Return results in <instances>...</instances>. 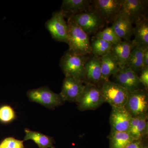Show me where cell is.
<instances>
[{"instance_id":"44dd1931","label":"cell","mask_w":148,"mask_h":148,"mask_svg":"<svg viewBox=\"0 0 148 148\" xmlns=\"http://www.w3.org/2000/svg\"><path fill=\"white\" fill-rule=\"evenodd\" d=\"M25 136L24 141L31 140L38 146L39 148H55L53 146L54 140L52 137L44 135L41 132L25 129Z\"/></svg>"},{"instance_id":"9c48e42d","label":"cell","mask_w":148,"mask_h":148,"mask_svg":"<svg viewBox=\"0 0 148 148\" xmlns=\"http://www.w3.org/2000/svg\"><path fill=\"white\" fill-rule=\"evenodd\" d=\"M147 1L143 0H121L119 14L129 20L132 24L145 17L144 12Z\"/></svg>"},{"instance_id":"30bf717a","label":"cell","mask_w":148,"mask_h":148,"mask_svg":"<svg viewBox=\"0 0 148 148\" xmlns=\"http://www.w3.org/2000/svg\"><path fill=\"white\" fill-rule=\"evenodd\" d=\"M121 0H95L92 2L93 10L104 22H113L119 14Z\"/></svg>"},{"instance_id":"3957f363","label":"cell","mask_w":148,"mask_h":148,"mask_svg":"<svg viewBox=\"0 0 148 148\" xmlns=\"http://www.w3.org/2000/svg\"><path fill=\"white\" fill-rule=\"evenodd\" d=\"M101 92L105 102L112 107L123 108L128 99L129 92L116 83L108 80L104 82Z\"/></svg>"},{"instance_id":"4fadbf2b","label":"cell","mask_w":148,"mask_h":148,"mask_svg":"<svg viewBox=\"0 0 148 148\" xmlns=\"http://www.w3.org/2000/svg\"><path fill=\"white\" fill-rule=\"evenodd\" d=\"M132 118L124 107H112L110 118L111 131L127 132Z\"/></svg>"},{"instance_id":"cb8c5ba5","label":"cell","mask_w":148,"mask_h":148,"mask_svg":"<svg viewBox=\"0 0 148 148\" xmlns=\"http://www.w3.org/2000/svg\"><path fill=\"white\" fill-rule=\"evenodd\" d=\"M112 45L104 40L95 37L90 43L91 54L101 57L111 52Z\"/></svg>"},{"instance_id":"f1b7e54d","label":"cell","mask_w":148,"mask_h":148,"mask_svg":"<svg viewBox=\"0 0 148 148\" xmlns=\"http://www.w3.org/2000/svg\"><path fill=\"white\" fill-rule=\"evenodd\" d=\"M143 140H134L125 148H142Z\"/></svg>"},{"instance_id":"5bb4252c","label":"cell","mask_w":148,"mask_h":148,"mask_svg":"<svg viewBox=\"0 0 148 148\" xmlns=\"http://www.w3.org/2000/svg\"><path fill=\"white\" fill-rule=\"evenodd\" d=\"M84 69L86 82L96 85L103 81L101 57L95 56L88 57L85 63Z\"/></svg>"},{"instance_id":"ac0fdd59","label":"cell","mask_w":148,"mask_h":148,"mask_svg":"<svg viewBox=\"0 0 148 148\" xmlns=\"http://www.w3.org/2000/svg\"><path fill=\"white\" fill-rule=\"evenodd\" d=\"M111 27L121 39L130 41L133 35L134 27L132 23L126 18L119 14L113 21Z\"/></svg>"},{"instance_id":"7a4b0ae2","label":"cell","mask_w":148,"mask_h":148,"mask_svg":"<svg viewBox=\"0 0 148 148\" xmlns=\"http://www.w3.org/2000/svg\"><path fill=\"white\" fill-rule=\"evenodd\" d=\"M88 57L76 54L68 50L60 60V66L65 76H69L83 82L85 80L84 64Z\"/></svg>"},{"instance_id":"ba28073f","label":"cell","mask_w":148,"mask_h":148,"mask_svg":"<svg viewBox=\"0 0 148 148\" xmlns=\"http://www.w3.org/2000/svg\"><path fill=\"white\" fill-rule=\"evenodd\" d=\"M65 15L61 11L53 12L52 16L45 23V27L53 39L67 43L68 26Z\"/></svg>"},{"instance_id":"5b68a950","label":"cell","mask_w":148,"mask_h":148,"mask_svg":"<svg viewBox=\"0 0 148 148\" xmlns=\"http://www.w3.org/2000/svg\"><path fill=\"white\" fill-rule=\"evenodd\" d=\"M30 101L35 102L49 109H53L64 104L60 94L53 92L48 88L42 87L32 89L27 93Z\"/></svg>"},{"instance_id":"7c38bea8","label":"cell","mask_w":148,"mask_h":148,"mask_svg":"<svg viewBox=\"0 0 148 148\" xmlns=\"http://www.w3.org/2000/svg\"><path fill=\"white\" fill-rule=\"evenodd\" d=\"M114 76L115 83L121 86L129 92L140 88L142 85L139 76L128 66L120 68Z\"/></svg>"},{"instance_id":"484cf974","label":"cell","mask_w":148,"mask_h":148,"mask_svg":"<svg viewBox=\"0 0 148 148\" xmlns=\"http://www.w3.org/2000/svg\"><path fill=\"white\" fill-rule=\"evenodd\" d=\"M16 118L15 111L11 106L4 105L0 106V122L8 124Z\"/></svg>"},{"instance_id":"52a82bcc","label":"cell","mask_w":148,"mask_h":148,"mask_svg":"<svg viewBox=\"0 0 148 148\" xmlns=\"http://www.w3.org/2000/svg\"><path fill=\"white\" fill-rule=\"evenodd\" d=\"M124 108L132 117L148 115V96L147 90L139 89L129 92Z\"/></svg>"},{"instance_id":"83f0119b","label":"cell","mask_w":148,"mask_h":148,"mask_svg":"<svg viewBox=\"0 0 148 148\" xmlns=\"http://www.w3.org/2000/svg\"><path fill=\"white\" fill-rule=\"evenodd\" d=\"M139 77L141 84L144 86L147 91L148 88V68L143 69Z\"/></svg>"},{"instance_id":"4dcf8cb0","label":"cell","mask_w":148,"mask_h":148,"mask_svg":"<svg viewBox=\"0 0 148 148\" xmlns=\"http://www.w3.org/2000/svg\"><path fill=\"white\" fill-rule=\"evenodd\" d=\"M142 148H148V146L147 143H143V147Z\"/></svg>"},{"instance_id":"4316f807","label":"cell","mask_w":148,"mask_h":148,"mask_svg":"<svg viewBox=\"0 0 148 148\" xmlns=\"http://www.w3.org/2000/svg\"><path fill=\"white\" fill-rule=\"evenodd\" d=\"M24 142V140L8 137L5 138L0 143V148H25Z\"/></svg>"},{"instance_id":"f546056e","label":"cell","mask_w":148,"mask_h":148,"mask_svg":"<svg viewBox=\"0 0 148 148\" xmlns=\"http://www.w3.org/2000/svg\"><path fill=\"white\" fill-rule=\"evenodd\" d=\"M143 64L144 69L148 68V49L144 50Z\"/></svg>"},{"instance_id":"603a6c76","label":"cell","mask_w":148,"mask_h":148,"mask_svg":"<svg viewBox=\"0 0 148 148\" xmlns=\"http://www.w3.org/2000/svg\"><path fill=\"white\" fill-rule=\"evenodd\" d=\"M144 50L135 46L130 54L127 66L132 69L137 75L140 73L144 69L143 64Z\"/></svg>"},{"instance_id":"d4e9b609","label":"cell","mask_w":148,"mask_h":148,"mask_svg":"<svg viewBox=\"0 0 148 148\" xmlns=\"http://www.w3.org/2000/svg\"><path fill=\"white\" fill-rule=\"evenodd\" d=\"M95 37L108 42L111 44H116L120 42L122 40L118 36L111 27H108L103 31L98 32Z\"/></svg>"},{"instance_id":"d6986e66","label":"cell","mask_w":148,"mask_h":148,"mask_svg":"<svg viewBox=\"0 0 148 148\" xmlns=\"http://www.w3.org/2000/svg\"><path fill=\"white\" fill-rule=\"evenodd\" d=\"M102 81L109 80L111 76L114 75L120 68L119 63L112 52L101 57Z\"/></svg>"},{"instance_id":"277c9868","label":"cell","mask_w":148,"mask_h":148,"mask_svg":"<svg viewBox=\"0 0 148 148\" xmlns=\"http://www.w3.org/2000/svg\"><path fill=\"white\" fill-rule=\"evenodd\" d=\"M104 103L101 88L88 82L76 102L78 109L81 111L96 110Z\"/></svg>"},{"instance_id":"e0dca14e","label":"cell","mask_w":148,"mask_h":148,"mask_svg":"<svg viewBox=\"0 0 148 148\" xmlns=\"http://www.w3.org/2000/svg\"><path fill=\"white\" fill-rule=\"evenodd\" d=\"M134 27L133 35L135 38L132 41L135 46L143 50L148 49V21L145 17L137 21Z\"/></svg>"},{"instance_id":"ffe728a7","label":"cell","mask_w":148,"mask_h":148,"mask_svg":"<svg viewBox=\"0 0 148 148\" xmlns=\"http://www.w3.org/2000/svg\"><path fill=\"white\" fill-rule=\"evenodd\" d=\"M90 1L88 0H64L61 4V11L65 17L70 16L89 10Z\"/></svg>"},{"instance_id":"2e32d148","label":"cell","mask_w":148,"mask_h":148,"mask_svg":"<svg viewBox=\"0 0 148 148\" xmlns=\"http://www.w3.org/2000/svg\"><path fill=\"white\" fill-rule=\"evenodd\" d=\"M135 47L131 41H121L112 45L111 52L117 59L120 68L127 66L131 51Z\"/></svg>"},{"instance_id":"6da1fadb","label":"cell","mask_w":148,"mask_h":148,"mask_svg":"<svg viewBox=\"0 0 148 148\" xmlns=\"http://www.w3.org/2000/svg\"><path fill=\"white\" fill-rule=\"evenodd\" d=\"M67 24L68 34L66 43L69 50L79 55L91 54L90 42L88 35L71 18H69Z\"/></svg>"},{"instance_id":"8992f818","label":"cell","mask_w":148,"mask_h":148,"mask_svg":"<svg viewBox=\"0 0 148 148\" xmlns=\"http://www.w3.org/2000/svg\"><path fill=\"white\" fill-rule=\"evenodd\" d=\"M69 18L88 35L97 32L105 24L101 16L94 10H88Z\"/></svg>"},{"instance_id":"7402d4cb","label":"cell","mask_w":148,"mask_h":148,"mask_svg":"<svg viewBox=\"0 0 148 148\" xmlns=\"http://www.w3.org/2000/svg\"><path fill=\"white\" fill-rule=\"evenodd\" d=\"M109 138L110 148H125L134 140L127 132L111 131Z\"/></svg>"},{"instance_id":"8fae6325","label":"cell","mask_w":148,"mask_h":148,"mask_svg":"<svg viewBox=\"0 0 148 148\" xmlns=\"http://www.w3.org/2000/svg\"><path fill=\"white\" fill-rule=\"evenodd\" d=\"M84 82L73 77L65 76L60 94L63 101L76 102L85 87Z\"/></svg>"},{"instance_id":"9a60e30c","label":"cell","mask_w":148,"mask_h":148,"mask_svg":"<svg viewBox=\"0 0 148 148\" xmlns=\"http://www.w3.org/2000/svg\"><path fill=\"white\" fill-rule=\"evenodd\" d=\"M127 132L134 140H143L148 135V115L132 117Z\"/></svg>"}]
</instances>
